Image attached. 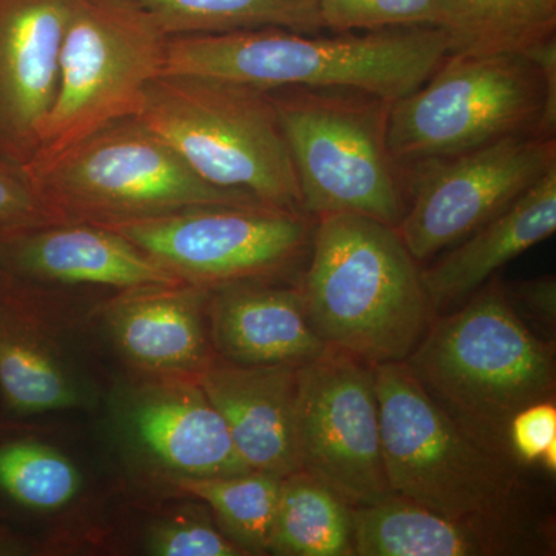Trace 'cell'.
I'll list each match as a JSON object with an SVG mask.
<instances>
[{"label": "cell", "instance_id": "6da1fadb", "mask_svg": "<svg viewBox=\"0 0 556 556\" xmlns=\"http://www.w3.org/2000/svg\"><path fill=\"white\" fill-rule=\"evenodd\" d=\"M448 53L438 27L336 39L254 28L172 36L163 75L206 76L265 91L357 90L390 104L422 86Z\"/></svg>", "mask_w": 556, "mask_h": 556}, {"label": "cell", "instance_id": "7a4b0ae2", "mask_svg": "<svg viewBox=\"0 0 556 556\" xmlns=\"http://www.w3.org/2000/svg\"><path fill=\"white\" fill-rule=\"evenodd\" d=\"M300 291L318 338L369 365L404 362L431 321L422 276L397 229L364 215L318 218Z\"/></svg>", "mask_w": 556, "mask_h": 556}, {"label": "cell", "instance_id": "3957f363", "mask_svg": "<svg viewBox=\"0 0 556 556\" xmlns=\"http://www.w3.org/2000/svg\"><path fill=\"white\" fill-rule=\"evenodd\" d=\"M404 364L453 420L500 456L511 417L554 396V350L496 287L431 320Z\"/></svg>", "mask_w": 556, "mask_h": 556}, {"label": "cell", "instance_id": "277c9868", "mask_svg": "<svg viewBox=\"0 0 556 556\" xmlns=\"http://www.w3.org/2000/svg\"><path fill=\"white\" fill-rule=\"evenodd\" d=\"M372 372L391 493L448 518L525 535L521 489L504 457L453 420L404 362L372 365Z\"/></svg>", "mask_w": 556, "mask_h": 556}, {"label": "cell", "instance_id": "5b68a950", "mask_svg": "<svg viewBox=\"0 0 556 556\" xmlns=\"http://www.w3.org/2000/svg\"><path fill=\"white\" fill-rule=\"evenodd\" d=\"M137 118L199 177L266 206L303 212L294 164L269 91L193 75H160Z\"/></svg>", "mask_w": 556, "mask_h": 556}, {"label": "cell", "instance_id": "8992f818", "mask_svg": "<svg viewBox=\"0 0 556 556\" xmlns=\"http://www.w3.org/2000/svg\"><path fill=\"white\" fill-rule=\"evenodd\" d=\"M24 172L58 225H109L200 206H266L204 181L137 118L110 123Z\"/></svg>", "mask_w": 556, "mask_h": 556}, {"label": "cell", "instance_id": "52a82bcc", "mask_svg": "<svg viewBox=\"0 0 556 556\" xmlns=\"http://www.w3.org/2000/svg\"><path fill=\"white\" fill-rule=\"evenodd\" d=\"M169 36L137 0H80L62 42L56 93L39 131L35 169L110 123L134 118L163 75Z\"/></svg>", "mask_w": 556, "mask_h": 556}, {"label": "cell", "instance_id": "ba28073f", "mask_svg": "<svg viewBox=\"0 0 556 556\" xmlns=\"http://www.w3.org/2000/svg\"><path fill=\"white\" fill-rule=\"evenodd\" d=\"M543 72L521 53L447 54L415 91L390 102L383 141L391 160H444L540 129Z\"/></svg>", "mask_w": 556, "mask_h": 556}, {"label": "cell", "instance_id": "9c48e42d", "mask_svg": "<svg viewBox=\"0 0 556 556\" xmlns=\"http://www.w3.org/2000/svg\"><path fill=\"white\" fill-rule=\"evenodd\" d=\"M305 214H356L397 228L401 195L383 124L353 105L314 94L273 97Z\"/></svg>", "mask_w": 556, "mask_h": 556}, {"label": "cell", "instance_id": "30bf717a", "mask_svg": "<svg viewBox=\"0 0 556 556\" xmlns=\"http://www.w3.org/2000/svg\"><path fill=\"white\" fill-rule=\"evenodd\" d=\"M182 283L214 288L283 268L311 239L303 212L270 206H200L109 223Z\"/></svg>", "mask_w": 556, "mask_h": 556}, {"label": "cell", "instance_id": "8fae6325", "mask_svg": "<svg viewBox=\"0 0 556 556\" xmlns=\"http://www.w3.org/2000/svg\"><path fill=\"white\" fill-rule=\"evenodd\" d=\"M295 441L300 470L350 506L394 496L383 467L375 372L367 362L328 348L300 365Z\"/></svg>", "mask_w": 556, "mask_h": 556}, {"label": "cell", "instance_id": "7c38bea8", "mask_svg": "<svg viewBox=\"0 0 556 556\" xmlns=\"http://www.w3.org/2000/svg\"><path fill=\"white\" fill-rule=\"evenodd\" d=\"M556 166L551 137L511 135L441 160L419 179L397 232L416 260L466 239Z\"/></svg>", "mask_w": 556, "mask_h": 556}, {"label": "cell", "instance_id": "4fadbf2b", "mask_svg": "<svg viewBox=\"0 0 556 556\" xmlns=\"http://www.w3.org/2000/svg\"><path fill=\"white\" fill-rule=\"evenodd\" d=\"M80 0H0V160L24 169L54 100L62 42Z\"/></svg>", "mask_w": 556, "mask_h": 556}, {"label": "cell", "instance_id": "5bb4252c", "mask_svg": "<svg viewBox=\"0 0 556 556\" xmlns=\"http://www.w3.org/2000/svg\"><path fill=\"white\" fill-rule=\"evenodd\" d=\"M195 376L225 419L249 470L278 478L300 471L295 441L299 367H249L212 358Z\"/></svg>", "mask_w": 556, "mask_h": 556}, {"label": "cell", "instance_id": "9a60e30c", "mask_svg": "<svg viewBox=\"0 0 556 556\" xmlns=\"http://www.w3.org/2000/svg\"><path fill=\"white\" fill-rule=\"evenodd\" d=\"M212 291L211 338L225 361L249 367H300L328 350L311 325L300 289L239 280Z\"/></svg>", "mask_w": 556, "mask_h": 556}, {"label": "cell", "instance_id": "2e32d148", "mask_svg": "<svg viewBox=\"0 0 556 556\" xmlns=\"http://www.w3.org/2000/svg\"><path fill=\"white\" fill-rule=\"evenodd\" d=\"M141 444L178 477L248 473L225 419L197 380H169L142 388L130 408Z\"/></svg>", "mask_w": 556, "mask_h": 556}, {"label": "cell", "instance_id": "e0dca14e", "mask_svg": "<svg viewBox=\"0 0 556 556\" xmlns=\"http://www.w3.org/2000/svg\"><path fill=\"white\" fill-rule=\"evenodd\" d=\"M208 295L211 288L190 283L127 289L109 308V327L138 367L199 375L212 361L204 321Z\"/></svg>", "mask_w": 556, "mask_h": 556}, {"label": "cell", "instance_id": "ac0fdd59", "mask_svg": "<svg viewBox=\"0 0 556 556\" xmlns=\"http://www.w3.org/2000/svg\"><path fill=\"white\" fill-rule=\"evenodd\" d=\"M17 268L62 283L123 289L182 283L126 237L91 223H62L0 237Z\"/></svg>", "mask_w": 556, "mask_h": 556}, {"label": "cell", "instance_id": "d6986e66", "mask_svg": "<svg viewBox=\"0 0 556 556\" xmlns=\"http://www.w3.org/2000/svg\"><path fill=\"white\" fill-rule=\"evenodd\" d=\"M555 230L556 166L455 251L420 273L431 308H444L473 294L497 269Z\"/></svg>", "mask_w": 556, "mask_h": 556}, {"label": "cell", "instance_id": "ffe728a7", "mask_svg": "<svg viewBox=\"0 0 556 556\" xmlns=\"http://www.w3.org/2000/svg\"><path fill=\"white\" fill-rule=\"evenodd\" d=\"M353 551L358 556H485L525 551V535L437 514L391 496L351 506Z\"/></svg>", "mask_w": 556, "mask_h": 556}, {"label": "cell", "instance_id": "44dd1931", "mask_svg": "<svg viewBox=\"0 0 556 556\" xmlns=\"http://www.w3.org/2000/svg\"><path fill=\"white\" fill-rule=\"evenodd\" d=\"M556 0H438L450 53H521L554 38Z\"/></svg>", "mask_w": 556, "mask_h": 556}, {"label": "cell", "instance_id": "7402d4cb", "mask_svg": "<svg viewBox=\"0 0 556 556\" xmlns=\"http://www.w3.org/2000/svg\"><path fill=\"white\" fill-rule=\"evenodd\" d=\"M269 554L354 555L350 504L306 471L281 478Z\"/></svg>", "mask_w": 556, "mask_h": 556}, {"label": "cell", "instance_id": "603a6c76", "mask_svg": "<svg viewBox=\"0 0 556 556\" xmlns=\"http://www.w3.org/2000/svg\"><path fill=\"white\" fill-rule=\"evenodd\" d=\"M172 36L254 28L313 33L324 27L317 0H137Z\"/></svg>", "mask_w": 556, "mask_h": 556}, {"label": "cell", "instance_id": "cb8c5ba5", "mask_svg": "<svg viewBox=\"0 0 556 556\" xmlns=\"http://www.w3.org/2000/svg\"><path fill=\"white\" fill-rule=\"evenodd\" d=\"M281 478L262 471L232 477H177L175 485L214 510L219 530L247 555L269 554Z\"/></svg>", "mask_w": 556, "mask_h": 556}, {"label": "cell", "instance_id": "d4e9b609", "mask_svg": "<svg viewBox=\"0 0 556 556\" xmlns=\"http://www.w3.org/2000/svg\"><path fill=\"white\" fill-rule=\"evenodd\" d=\"M0 390L14 412H54L79 404L78 388L61 365L27 336L0 325Z\"/></svg>", "mask_w": 556, "mask_h": 556}, {"label": "cell", "instance_id": "484cf974", "mask_svg": "<svg viewBox=\"0 0 556 556\" xmlns=\"http://www.w3.org/2000/svg\"><path fill=\"white\" fill-rule=\"evenodd\" d=\"M0 489L36 510L67 506L80 490L75 464L56 448L33 441L0 445Z\"/></svg>", "mask_w": 556, "mask_h": 556}, {"label": "cell", "instance_id": "4316f807", "mask_svg": "<svg viewBox=\"0 0 556 556\" xmlns=\"http://www.w3.org/2000/svg\"><path fill=\"white\" fill-rule=\"evenodd\" d=\"M321 24L336 30L434 25L438 0H317Z\"/></svg>", "mask_w": 556, "mask_h": 556}, {"label": "cell", "instance_id": "83f0119b", "mask_svg": "<svg viewBox=\"0 0 556 556\" xmlns=\"http://www.w3.org/2000/svg\"><path fill=\"white\" fill-rule=\"evenodd\" d=\"M148 548L150 554L156 556L247 555L206 519L192 517L167 519L153 526Z\"/></svg>", "mask_w": 556, "mask_h": 556}, {"label": "cell", "instance_id": "f1b7e54d", "mask_svg": "<svg viewBox=\"0 0 556 556\" xmlns=\"http://www.w3.org/2000/svg\"><path fill=\"white\" fill-rule=\"evenodd\" d=\"M58 225L20 166L0 160V237Z\"/></svg>", "mask_w": 556, "mask_h": 556}, {"label": "cell", "instance_id": "f546056e", "mask_svg": "<svg viewBox=\"0 0 556 556\" xmlns=\"http://www.w3.org/2000/svg\"><path fill=\"white\" fill-rule=\"evenodd\" d=\"M507 447L525 464L556 468V407L554 401L535 402L519 409L507 427Z\"/></svg>", "mask_w": 556, "mask_h": 556}, {"label": "cell", "instance_id": "4dcf8cb0", "mask_svg": "<svg viewBox=\"0 0 556 556\" xmlns=\"http://www.w3.org/2000/svg\"><path fill=\"white\" fill-rule=\"evenodd\" d=\"M517 298L525 303L530 313L540 317L544 324H555L556 287L554 277L526 281L521 288L517 289Z\"/></svg>", "mask_w": 556, "mask_h": 556}, {"label": "cell", "instance_id": "1f68e13d", "mask_svg": "<svg viewBox=\"0 0 556 556\" xmlns=\"http://www.w3.org/2000/svg\"><path fill=\"white\" fill-rule=\"evenodd\" d=\"M3 551H5V546H3L2 538H0V554H3Z\"/></svg>", "mask_w": 556, "mask_h": 556}]
</instances>
